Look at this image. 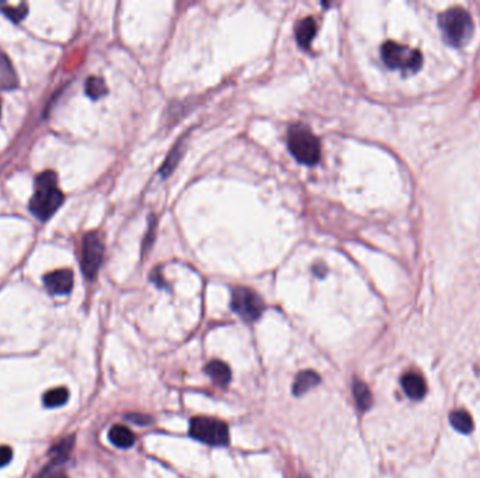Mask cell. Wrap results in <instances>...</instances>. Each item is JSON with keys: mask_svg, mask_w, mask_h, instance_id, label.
<instances>
[{"mask_svg": "<svg viewBox=\"0 0 480 478\" xmlns=\"http://www.w3.org/2000/svg\"><path fill=\"white\" fill-rule=\"evenodd\" d=\"M0 111H2V104H0Z\"/></svg>", "mask_w": 480, "mask_h": 478, "instance_id": "obj_25", "label": "cell"}, {"mask_svg": "<svg viewBox=\"0 0 480 478\" xmlns=\"http://www.w3.org/2000/svg\"><path fill=\"white\" fill-rule=\"evenodd\" d=\"M449 423L455 431L463 435H469L473 431V420L472 416L463 411V409H456L449 414Z\"/></svg>", "mask_w": 480, "mask_h": 478, "instance_id": "obj_16", "label": "cell"}, {"mask_svg": "<svg viewBox=\"0 0 480 478\" xmlns=\"http://www.w3.org/2000/svg\"><path fill=\"white\" fill-rule=\"evenodd\" d=\"M190 434L194 439L211 446H226L229 443V430L226 424L219 420H214V418H193L190 424Z\"/></svg>", "mask_w": 480, "mask_h": 478, "instance_id": "obj_5", "label": "cell"}, {"mask_svg": "<svg viewBox=\"0 0 480 478\" xmlns=\"http://www.w3.org/2000/svg\"><path fill=\"white\" fill-rule=\"evenodd\" d=\"M180 156H182V145H175L169 153L164 164L160 167V172L163 177H167L174 170L177 161L180 160Z\"/></svg>", "mask_w": 480, "mask_h": 478, "instance_id": "obj_20", "label": "cell"}, {"mask_svg": "<svg viewBox=\"0 0 480 478\" xmlns=\"http://www.w3.org/2000/svg\"><path fill=\"white\" fill-rule=\"evenodd\" d=\"M207 375L216 383L218 386H226L230 382V369L226 364L221 361H212L205 366Z\"/></svg>", "mask_w": 480, "mask_h": 478, "instance_id": "obj_15", "label": "cell"}, {"mask_svg": "<svg viewBox=\"0 0 480 478\" xmlns=\"http://www.w3.org/2000/svg\"><path fill=\"white\" fill-rule=\"evenodd\" d=\"M318 33V24L314 17H305L295 27V38L302 49H309Z\"/></svg>", "mask_w": 480, "mask_h": 478, "instance_id": "obj_10", "label": "cell"}, {"mask_svg": "<svg viewBox=\"0 0 480 478\" xmlns=\"http://www.w3.org/2000/svg\"><path fill=\"white\" fill-rule=\"evenodd\" d=\"M69 398V391L65 387H58L48 390L42 397V404L46 408H58L67 404Z\"/></svg>", "mask_w": 480, "mask_h": 478, "instance_id": "obj_17", "label": "cell"}, {"mask_svg": "<svg viewBox=\"0 0 480 478\" xmlns=\"http://www.w3.org/2000/svg\"><path fill=\"white\" fill-rule=\"evenodd\" d=\"M2 12L12 19L15 23H19L27 16V5H20L19 8H9V6H2Z\"/></svg>", "mask_w": 480, "mask_h": 478, "instance_id": "obj_21", "label": "cell"}, {"mask_svg": "<svg viewBox=\"0 0 480 478\" xmlns=\"http://www.w3.org/2000/svg\"><path fill=\"white\" fill-rule=\"evenodd\" d=\"M13 459V450L9 446H0V468L6 467Z\"/></svg>", "mask_w": 480, "mask_h": 478, "instance_id": "obj_23", "label": "cell"}, {"mask_svg": "<svg viewBox=\"0 0 480 478\" xmlns=\"http://www.w3.org/2000/svg\"><path fill=\"white\" fill-rule=\"evenodd\" d=\"M232 309L248 323L260 319L264 310V302L259 293L246 286H237L232 290Z\"/></svg>", "mask_w": 480, "mask_h": 478, "instance_id": "obj_6", "label": "cell"}, {"mask_svg": "<svg viewBox=\"0 0 480 478\" xmlns=\"http://www.w3.org/2000/svg\"><path fill=\"white\" fill-rule=\"evenodd\" d=\"M64 202V194L58 188L53 171L41 172L35 180V193L30 201V211L40 220L49 219Z\"/></svg>", "mask_w": 480, "mask_h": 478, "instance_id": "obj_1", "label": "cell"}, {"mask_svg": "<svg viewBox=\"0 0 480 478\" xmlns=\"http://www.w3.org/2000/svg\"><path fill=\"white\" fill-rule=\"evenodd\" d=\"M104 245L96 231H90L83 238L82 247V272L87 279H94L103 264Z\"/></svg>", "mask_w": 480, "mask_h": 478, "instance_id": "obj_7", "label": "cell"}, {"mask_svg": "<svg viewBox=\"0 0 480 478\" xmlns=\"http://www.w3.org/2000/svg\"><path fill=\"white\" fill-rule=\"evenodd\" d=\"M440 27L445 39L455 46L465 45L473 33V21L469 13L461 8H452L440 16Z\"/></svg>", "mask_w": 480, "mask_h": 478, "instance_id": "obj_3", "label": "cell"}, {"mask_svg": "<svg viewBox=\"0 0 480 478\" xmlns=\"http://www.w3.org/2000/svg\"><path fill=\"white\" fill-rule=\"evenodd\" d=\"M320 383V378L316 372L314 371H304L301 373H298L295 383H293V394L295 396H302L312 387Z\"/></svg>", "mask_w": 480, "mask_h": 478, "instance_id": "obj_14", "label": "cell"}, {"mask_svg": "<svg viewBox=\"0 0 480 478\" xmlns=\"http://www.w3.org/2000/svg\"><path fill=\"white\" fill-rule=\"evenodd\" d=\"M108 439L119 449H128L135 443V435L124 425H114L108 432Z\"/></svg>", "mask_w": 480, "mask_h": 478, "instance_id": "obj_12", "label": "cell"}, {"mask_svg": "<svg viewBox=\"0 0 480 478\" xmlns=\"http://www.w3.org/2000/svg\"><path fill=\"white\" fill-rule=\"evenodd\" d=\"M74 443H75V436H69V438L64 439L59 445L53 446V449L51 452V461H49L48 467L44 470V474L52 471L55 468V466H58L59 463H64L69 457V453L74 449Z\"/></svg>", "mask_w": 480, "mask_h": 478, "instance_id": "obj_11", "label": "cell"}, {"mask_svg": "<svg viewBox=\"0 0 480 478\" xmlns=\"http://www.w3.org/2000/svg\"><path fill=\"white\" fill-rule=\"evenodd\" d=\"M17 87V78L8 56L0 52V89L10 90Z\"/></svg>", "mask_w": 480, "mask_h": 478, "instance_id": "obj_13", "label": "cell"}, {"mask_svg": "<svg viewBox=\"0 0 480 478\" xmlns=\"http://www.w3.org/2000/svg\"><path fill=\"white\" fill-rule=\"evenodd\" d=\"M286 146L298 163L315 166L320 161V142L304 124H293L289 127L286 134Z\"/></svg>", "mask_w": 480, "mask_h": 478, "instance_id": "obj_2", "label": "cell"}, {"mask_svg": "<svg viewBox=\"0 0 480 478\" xmlns=\"http://www.w3.org/2000/svg\"><path fill=\"white\" fill-rule=\"evenodd\" d=\"M86 94L93 100H98L103 96H105L107 94V86H105L104 80L101 78H96V76L89 78L86 82Z\"/></svg>", "mask_w": 480, "mask_h": 478, "instance_id": "obj_19", "label": "cell"}, {"mask_svg": "<svg viewBox=\"0 0 480 478\" xmlns=\"http://www.w3.org/2000/svg\"><path fill=\"white\" fill-rule=\"evenodd\" d=\"M152 223L149 222V231L146 233V237H145V240H144V247L142 250L145 251L146 249H149L152 246V242H153V237H155V229H156V218L152 215Z\"/></svg>", "mask_w": 480, "mask_h": 478, "instance_id": "obj_22", "label": "cell"}, {"mask_svg": "<svg viewBox=\"0 0 480 478\" xmlns=\"http://www.w3.org/2000/svg\"><path fill=\"white\" fill-rule=\"evenodd\" d=\"M44 285L51 294H68L74 287V272L71 269H59L44 276Z\"/></svg>", "mask_w": 480, "mask_h": 478, "instance_id": "obj_8", "label": "cell"}, {"mask_svg": "<svg viewBox=\"0 0 480 478\" xmlns=\"http://www.w3.org/2000/svg\"><path fill=\"white\" fill-rule=\"evenodd\" d=\"M45 478H68V475H65L64 472L61 471H49V472H45Z\"/></svg>", "mask_w": 480, "mask_h": 478, "instance_id": "obj_24", "label": "cell"}, {"mask_svg": "<svg viewBox=\"0 0 480 478\" xmlns=\"http://www.w3.org/2000/svg\"><path fill=\"white\" fill-rule=\"evenodd\" d=\"M382 59L388 68L417 72L423 65V56L418 49L388 41L381 49Z\"/></svg>", "mask_w": 480, "mask_h": 478, "instance_id": "obj_4", "label": "cell"}, {"mask_svg": "<svg viewBox=\"0 0 480 478\" xmlns=\"http://www.w3.org/2000/svg\"><path fill=\"white\" fill-rule=\"evenodd\" d=\"M402 389L406 393V396L414 401H420L423 400L426 393H427V387H426V382L423 380V378L417 375V373H406L402 380Z\"/></svg>", "mask_w": 480, "mask_h": 478, "instance_id": "obj_9", "label": "cell"}, {"mask_svg": "<svg viewBox=\"0 0 480 478\" xmlns=\"http://www.w3.org/2000/svg\"><path fill=\"white\" fill-rule=\"evenodd\" d=\"M352 393L357 401L358 408L361 411H367L372 405V394L368 386L363 382H355L352 386Z\"/></svg>", "mask_w": 480, "mask_h": 478, "instance_id": "obj_18", "label": "cell"}]
</instances>
